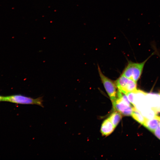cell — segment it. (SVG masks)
I'll return each instance as SVG.
<instances>
[{
	"label": "cell",
	"mask_w": 160,
	"mask_h": 160,
	"mask_svg": "<svg viewBox=\"0 0 160 160\" xmlns=\"http://www.w3.org/2000/svg\"><path fill=\"white\" fill-rule=\"evenodd\" d=\"M159 122L158 119L155 117L150 119H146L143 125L149 130L153 132L159 126Z\"/></svg>",
	"instance_id": "8"
},
{
	"label": "cell",
	"mask_w": 160,
	"mask_h": 160,
	"mask_svg": "<svg viewBox=\"0 0 160 160\" xmlns=\"http://www.w3.org/2000/svg\"><path fill=\"white\" fill-rule=\"evenodd\" d=\"M116 100L112 103L114 109L121 114L126 116L132 115L133 108L126 94L118 90Z\"/></svg>",
	"instance_id": "1"
},
{
	"label": "cell",
	"mask_w": 160,
	"mask_h": 160,
	"mask_svg": "<svg viewBox=\"0 0 160 160\" xmlns=\"http://www.w3.org/2000/svg\"><path fill=\"white\" fill-rule=\"evenodd\" d=\"M4 96L0 95V101H3Z\"/></svg>",
	"instance_id": "12"
},
{
	"label": "cell",
	"mask_w": 160,
	"mask_h": 160,
	"mask_svg": "<svg viewBox=\"0 0 160 160\" xmlns=\"http://www.w3.org/2000/svg\"><path fill=\"white\" fill-rule=\"evenodd\" d=\"M155 135L160 140V127L159 125L153 132Z\"/></svg>",
	"instance_id": "11"
},
{
	"label": "cell",
	"mask_w": 160,
	"mask_h": 160,
	"mask_svg": "<svg viewBox=\"0 0 160 160\" xmlns=\"http://www.w3.org/2000/svg\"><path fill=\"white\" fill-rule=\"evenodd\" d=\"M122 118L121 114L118 112L112 113L108 118L115 128L120 122Z\"/></svg>",
	"instance_id": "10"
},
{
	"label": "cell",
	"mask_w": 160,
	"mask_h": 160,
	"mask_svg": "<svg viewBox=\"0 0 160 160\" xmlns=\"http://www.w3.org/2000/svg\"><path fill=\"white\" fill-rule=\"evenodd\" d=\"M134 119L142 124H143L146 119L142 115L140 112L135 107L131 115Z\"/></svg>",
	"instance_id": "9"
},
{
	"label": "cell",
	"mask_w": 160,
	"mask_h": 160,
	"mask_svg": "<svg viewBox=\"0 0 160 160\" xmlns=\"http://www.w3.org/2000/svg\"><path fill=\"white\" fill-rule=\"evenodd\" d=\"M115 127L108 118L103 123L101 127V132L104 136H107L111 133Z\"/></svg>",
	"instance_id": "7"
},
{
	"label": "cell",
	"mask_w": 160,
	"mask_h": 160,
	"mask_svg": "<svg viewBox=\"0 0 160 160\" xmlns=\"http://www.w3.org/2000/svg\"><path fill=\"white\" fill-rule=\"evenodd\" d=\"M98 71L104 87L113 103L116 99L117 94L116 91L117 87L115 82L105 76L102 73L99 67Z\"/></svg>",
	"instance_id": "5"
},
{
	"label": "cell",
	"mask_w": 160,
	"mask_h": 160,
	"mask_svg": "<svg viewBox=\"0 0 160 160\" xmlns=\"http://www.w3.org/2000/svg\"><path fill=\"white\" fill-rule=\"evenodd\" d=\"M148 59L141 63L129 62L122 75L137 82L140 77L144 65Z\"/></svg>",
	"instance_id": "3"
},
{
	"label": "cell",
	"mask_w": 160,
	"mask_h": 160,
	"mask_svg": "<svg viewBox=\"0 0 160 160\" xmlns=\"http://www.w3.org/2000/svg\"><path fill=\"white\" fill-rule=\"evenodd\" d=\"M115 83L118 90L124 94L137 89L136 82L122 75L117 79Z\"/></svg>",
	"instance_id": "4"
},
{
	"label": "cell",
	"mask_w": 160,
	"mask_h": 160,
	"mask_svg": "<svg viewBox=\"0 0 160 160\" xmlns=\"http://www.w3.org/2000/svg\"><path fill=\"white\" fill-rule=\"evenodd\" d=\"M3 101L20 104L36 105L44 107L41 97L34 98L21 95H14L4 96Z\"/></svg>",
	"instance_id": "2"
},
{
	"label": "cell",
	"mask_w": 160,
	"mask_h": 160,
	"mask_svg": "<svg viewBox=\"0 0 160 160\" xmlns=\"http://www.w3.org/2000/svg\"><path fill=\"white\" fill-rule=\"evenodd\" d=\"M145 101L147 105L153 110L156 115L160 113V93H146Z\"/></svg>",
	"instance_id": "6"
}]
</instances>
